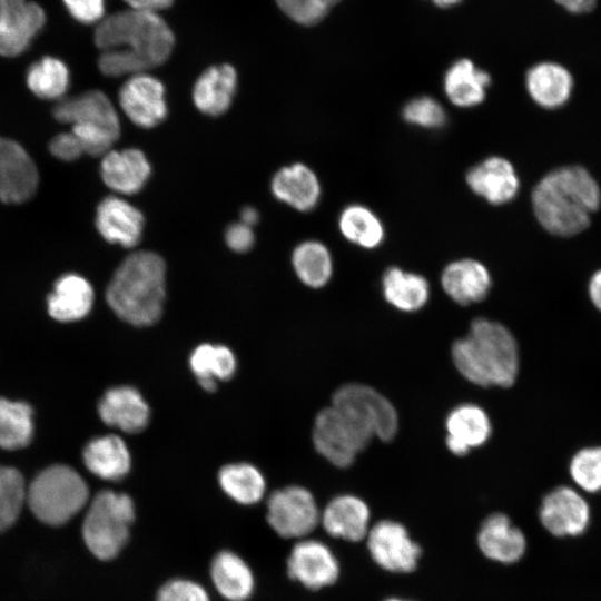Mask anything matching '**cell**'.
<instances>
[{
    "label": "cell",
    "instance_id": "f5cc1de1",
    "mask_svg": "<svg viewBox=\"0 0 601 601\" xmlns=\"http://www.w3.org/2000/svg\"><path fill=\"white\" fill-rule=\"evenodd\" d=\"M316 1L329 10L332 7L337 4L341 0H316Z\"/></svg>",
    "mask_w": 601,
    "mask_h": 601
},
{
    "label": "cell",
    "instance_id": "ba28073f",
    "mask_svg": "<svg viewBox=\"0 0 601 601\" xmlns=\"http://www.w3.org/2000/svg\"><path fill=\"white\" fill-rule=\"evenodd\" d=\"M332 406L363 424L373 436L392 440L398 427V417L391 402L374 388L351 383L333 395Z\"/></svg>",
    "mask_w": 601,
    "mask_h": 601
},
{
    "label": "cell",
    "instance_id": "30bf717a",
    "mask_svg": "<svg viewBox=\"0 0 601 601\" xmlns=\"http://www.w3.org/2000/svg\"><path fill=\"white\" fill-rule=\"evenodd\" d=\"M366 538L372 559L384 570L408 573L416 569L421 548L401 523L380 521L368 530Z\"/></svg>",
    "mask_w": 601,
    "mask_h": 601
},
{
    "label": "cell",
    "instance_id": "3957f363",
    "mask_svg": "<svg viewBox=\"0 0 601 601\" xmlns=\"http://www.w3.org/2000/svg\"><path fill=\"white\" fill-rule=\"evenodd\" d=\"M452 358L457 371L480 386H511L519 371L518 344L502 324L473 321L465 337L454 342Z\"/></svg>",
    "mask_w": 601,
    "mask_h": 601
},
{
    "label": "cell",
    "instance_id": "7a4b0ae2",
    "mask_svg": "<svg viewBox=\"0 0 601 601\" xmlns=\"http://www.w3.org/2000/svg\"><path fill=\"white\" fill-rule=\"evenodd\" d=\"M166 265L156 253L136 252L115 270L106 290L110 308L135 326H150L162 314Z\"/></svg>",
    "mask_w": 601,
    "mask_h": 601
},
{
    "label": "cell",
    "instance_id": "8d00e7d4",
    "mask_svg": "<svg viewBox=\"0 0 601 601\" xmlns=\"http://www.w3.org/2000/svg\"><path fill=\"white\" fill-rule=\"evenodd\" d=\"M33 434L32 410L23 402L0 397V447L18 450L27 446Z\"/></svg>",
    "mask_w": 601,
    "mask_h": 601
},
{
    "label": "cell",
    "instance_id": "8992f818",
    "mask_svg": "<svg viewBox=\"0 0 601 601\" xmlns=\"http://www.w3.org/2000/svg\"><path fill=\"white\" fill-rule=\"evenodd\" d=\"M135 504L126 493L104 490L90 502L82 523L87 548L98 559L116 558L129 539Z\"/></svg>",
    "mask_w": 601,
    "mask_h": 601
},
{
    "label": "cell",
    "instance_id": "7402d4cb",
    "mask_svg": "<svg viewBox=\"0 0 601 601\" xmlns=\"http://www.w3.org/2000/svg\"><path fill=\"white\" fill-rule=\"evenodd\" d=\"M487 268L472 258L449 264L441 276L444 292L456 303L467 305L484 299L491 288Z\"/></svg>",
    "mask_w": 601,
    "mask_h": 601
},
{
    "label": "cell",
    "instance_id": "44dd1931",
    "mask_svg": "<svg viewBox=\"0 0 601 601\" xmlns=\"http://www.w3.org/2000/svg\"><path fill=\"white\" fill-rule=\"evenodd\" d=\"M477 544L486 558L501 563L519 561L526 546L522 531L502 513L491 514L483 521Z\"/></svg>",
    "mask_w": 601,
    "mask_h": 601
},
{
    "label": "cell",
    "instance_id": "e575fe53",
    "mask_svg": "<svg viewBox=\"0 0 601 601\" xmlns=\"http://www.w3.org/2000/svg\"><path fill=\"white\" fill-rule=\"evenodd\" d=\"M338 224L343 236L359 247L372 249L384 240L385 231L382 221L363 205L347 206L342 211Z\"/></svg>",
    "mask_w": 601,
    "mask_h": 601
},
{
    "label": "cell",
    "instance_id": "d590c367",
    "mask_svg": "<svg viewBox=\"0 0 601 601\" xmlns=\"http://www.w3.org/2000/svg\"><path fill=\"white\" fill-rule=\"evenodd\" d=\"M293 267L305 285L313 288L323 287L333 273L331 253L319 242H304L293 253Z\"/></svg>",
    "mask_w": 601,
    "mask_h": 601
},
{
    "label": "cell",
    "instance_id": "d6a6232c",
    "mask_svg": "<svg viewBox=\"0 0 601 601\" xmlns=\"http://www.w3.org/2000/svg\"><path fill=\"white\" fill-rule=\"evenodd\" d=\"M189 365L199 385L205 391L214 392L217 381L231 378L236 371V358L228 347L205 343L193 351Z\"/></svg>",
    "mask_w": 601,
    "mask_h": 601
},
{
    "label": "cell",
    "instance_id": "816d5d0a",
    "mask_svg": "<svg viewBox=\"0 0 601 601\" xmlns=\"http://www.w3.org/2000/svg\"><path fill=\"white\" fill-rule=\"evenodd\" d=\"M435 6L440 8H450L456 6L462 0H431Z\"/></svg>",
    "mask_w": 601,
    "mask_h": 601
},
{
    "label": "cell",
    "instance_id": "5b68a950",
    "mask_svg": "<svg viewBox=\"0 0 601 601\" xmlns=\"http://www.w3.org/2000/svg\"><path fill=\"white\" fill-rule=\"evenodd\" d=\"M88 497L89 490L85 480L72 467L56 464L33 479L26 500L41 522L61 525L86 505Z\"/></svg>",
    "mask_w": 601,
    "mask_h": 601
},
{
    "label": "cell",
    "instance_id": "52a82bcc",
    "mask_svg": "<svg viewBox=\"0 0 601 601\" xmlns=\"http://www.w3.org/2000/svg\"><path fill=\"white\" fill-rule=\"evenodd\" d=\"M372 437L373 434L363 424L332 405L315 417L314 446L337 467L349 466Z\"/></svg>",
    "mask_w": 601,
    "mask_h": 601
},
{
    "label": "cell",
    "instance_id": "bcb514c9",
    "mask_svg": "<svg viewBox=\"0 0 601 601\" xmlns=\"http://www.w3.org/2000/svg\"><path fill=\"white\" fill-rule=\"evenodd\" d=\"M225 239L230 249L237 253H244L253 246L254 233L252 227L239 221L231 224L227 228Z\"/></svg>",
    "mask_w": 601,
    "mask_h": 601
},
{
    "label": "cell",
    "instance_id": "cb8c5ba5",
    "mask_svg": "<svg viewBox=\"0 0 601 601\" xmlns=\"http://www.w3.org/2000/svg\"><path fill=\"white\" fill-rule=\"evenodd\" d=\"M446 446L455 455H465L471 449L481 446L491 434L486 413L474 404H462L446 417Z\"/></svg>",
    "mask_w": 601,
    "mask_h": 601
},
{
    "label": "cell",
    "instance_id": "ac0fdd59",
    "mask_svg": "<svg viewBox=\"0 0 601 601\" xmlns=\"http://www.w3.org/2000/svg\"><path fill=\"white\" fill-rule=\"evenodd\" d=\"M98 413L106 425L126 433L144 431L150 418L147 402L131 386H116L107 390L98 403Z\"/></svg>",
    "mask_w": 601,
    "mask_h": 601
},
{
    "label": "cell",
    "instance_id": "9c48e42d",
    "mask_svg": "<svg viewBox=\"0 0 601 601\" xmlns=\"http://www.w3.org/2000/svg\"><path fill=\"white\" fill-rule=\"evenodd\" d=\"M319 520L316 501L305 487L286 486L268 497L267 521L282 538H304L314 531Z\"/></svg>",
    "mask_w": 601,
    "mask_h": 601
},
{
    "label": "cell",
    "instance_id": "d6986e66",
    "mask_svg": "<svg viewBox=\"0 0 601 601\" xmlns=\"http://www.w3.org/2000/svg\"><path fill=\"white\" fill-rule=\"evenodd\" d=\"M96 227L107 242L130 248L141 238L144 216L126 200L109 196L97 207Z\"/></svg>",
    "mask_w": 601,
    "mask_h": 601
},
{
    "label": "cell",
    "instance_id": "ab89813d",
    "mask_svg": "<svg viewBox=\"0 0 601 601\" xmlns=\"http://www.w3.org/2000/svg\"><path fill=\"white\" fill-rule=\"evenodd\" d=\"M573 482L585 492L601 491V446L579 450L570 462Z\"/></svg>",
    "mask_w": 601,
    "mask_h": 601
},
{
    "label": "cell",
    "instance_id": "7c38bea8",
    "mask_svg": "<svg viewBox=\"0 0 601 601\" xmlns=\"http://www.w3.org/2000/svg\"><path fill=\"white\" fill-rule=\"evenodd\" d=\"M46 22L43 9L29 0H0V55L16 57L28 49Z\"/></svg>",
    "mask_w": 601,
    "mask_h": 601
},
{
    "label": "cell",
    "instance_id": "db71d44e",
    "mask_svg": "<svg viewBox=\"0 0 601 601\" xmlns=\"http://www.w3.org/2000/svg\"><path fill=\"white\" fill-rule=\"evenodd\" d=\"M385 601H410V600H403V599H397V598H391V599H387Z\"/></svg>",
    "mask_w": 601,
    "mask_h": 601
},
{
    "label": "cell",
    "instance_id": "7bdbcfd3",
    "mask_svg": "<svg viewBox=\"0 0 601 601\" xmlns=\"http://www.w3.org/2000/svg\"><path fill=\"white\" fill-rule=\"evenodd\" d=\"M156 601H210L206 590L187 579H173L158 591Z\"/></svg>",
    "mask_w": 601,
    "mask_h": 601
},
{
    "label": "cell",
    "instance_id": "ffe728a7",
    "mask_svg": "<svg viewBox=\"0 0 601 601\" xmlns=\"http://www.w3.org/2000/svg\"><path fill=\"white\" fill-rule=\"evenodd\" d=\"M150 164L136 148L109 150L102 157L100 174L110 189L120 194L138 193L150 176Z\"/></svg>",
    "mask_w": 601,
    "mask_h": 601
},
{
    "label": "cell",
    "instance_id": "5bb4252c",
    "mask_svg": "<svg viewBox=\"0 0 601 601\" xmlns=\"http://www.w3.org/2000/svg\"><path fill=\"white\" fill-rule=\"evenodd\" d=\"M287 573L311 590L332 585L339 574L337 559L327 545L317 540L297 542L287 560Z\"/></svg>",
    "mask_w": 601,
    "mask_h": 601
},
{
    "label": "cell",
    "instance_id": "f546056e",
    "mask_svg": "<svg viewBox=\"0 0 601 601\" xmlns=\"http://www.w3.org/2000/svg\"><path fill=\"white\" fill-rule=\"evenodd\" d=\"M490 83V75L465 58L456 60L444 76L445 95L454 106L460 108L482 104Z\"/></svg>",
    "mask_w": 601,
    "mask_h": 601
},
{
    "label": "cell",
    "instance_id": "4dcf8cb0",
    "mask_svg": "<svg viewBox=\"0 0 601 601\" xmlns=\"http://www.w3.org/2000/svg\"><path fill=\"white\" fill-rule=\"evenodd\" d=\"M216 590L228 601H245L254 590V577L247 563L231 551H220L210 564Z\"/></svg>",
    "mask_w": 601,
    "mask_h": 601
},
{
    "label": "cell",
    "instance_id": "836d02e7",
    "mask_svg": "<svg viewBox=\"0 0 601 601\" xmlns=\"http://www.w3.org/2000/svg\"><path fill=\"white\" fill-rule=\"evenodd\" d=\"M221 490L240 504L257 503L265 494L266 482L260 471L249 463H230L218 473Z\"/></svg>",
    "mask_w": 601,
    "mask_h": 601
},
{
    "label": "cell",
    "instance_id": "f35d334b",
    "mask_svg": "<svg viewBox=\"0 0 601 601\" xmlns=\"http://www.w3.org/2000/svg\"><path fill=\"white\" fill-rule=\"evenodd\" d=\"M27 491L21 473L9 466H0V531L10 528L18 519Z\"/></svg>",
    "mask_w": 601,
    "mask_h": 601
},
{
    "label": "cell",
    "instance_id": "681fc988",
    "mask_svg": "<svg viewBox=\"0 0 601 601\" xmlns=\"http://www.w3.org/2000/svg\"><path fill=\"white\" fill-rule=\"evenodd\" d=\"M589 296L593 305L601 312V269L590 278Z\"/></svg>",
    "mask_w": 601,
    "mask_h": 601
},
{
    "label": "cell",
    "instance_id": "7dc6e473",
    "mask_svg": "<svg viewBox=\"0 0 601 601\" xmlns=\"http://www.w3.org/2000/svg\"><path fill=\"white\" fill-rule=\"evenodd\" d=\"M130 9L156 12L169 8L174 0H124Z\"/></svg>",
    "mask_w": 601,
    "mask_h": 601
},
{
    "label": "cell",
    "instance_id": "603a6c76",
    "mask_svg": "<svg viewBox=\"0 0 601 601\" xmlns=\"http://www.w3.org/2000/svg\"><path fill=\"white\" fill-rule=\"evenodd\" d=\"M321 521L329 535L357 542L368 533L370 510L359 497L344 494L327 503Z\"/></svg>",
    "mask_w": 601,
    "mask_h": 601
},
{
    "label": "cell",
    "instance_id": "4fadbf2b",
    "mask_svg": "<svg viewBox=\"0 0 601 601\" xmlns=\"http://www.w3.org/2000/svg\"><path fill=\"white\" fill-rule=\"evenodd\" d=\"M118 97L124 112L139 127H155L167 116L165 87L147 72L130 76Z\"/></svg>",
    "mask_w": 601,
    "mask_h": 601
},
{
    "label": "cell",
    "instance_id": "c3c4849f",
    "mask_svg": "<svg viewBox=\"0 0 601 601\" xmlns=\"http://www.w3.org/2000/svg\"><path fill=\"white\" fill-rule=\"evenodd\" d=\"M565 10L572 13H588L597 6V0H555Z\"/></svg>",
    "mask_w": 601,
    "mask_h": 601
},
{
    "label": "cell",
    "instance_id": "277c9868",
    "mask_svg": "<svg viewBox=\"0 0 601 601\" xmlns=\"http://www.w3.org/2000/svg\"><path fill=\"white\" fill-rule=\"evenodd\" d=\"M96 46L131 53L148 71L170 57L175 36L156 12L127 9L104 18L95 31Z\"/></svg>",
    "mask_w": 601,
    "mask_h": 601
},
{
    "label": "cell",
    "instance_id": "f6af8a7d",
    "mask_svg": "<svg viewBox=\"0 0 601 601\" xmlns=\"http://www.w3.org/2000/svg\"><path fill=\"white\" fill-rule=\"evenodd\" d=\"M49 150L52 156L63 161L76 160L83 154L78 138L71 131L55 136L49 144Z\"/></svg>",
    "mask_w": 601,
    "mask_h": 601
},
{
    "label": "cell",
    "instance_id": "2e32d148",
    "mask_svg": "<svg viewBox=\"0 0 601 601\" xmlns=\"http://www.w3.org/2000/svg\"><path fill=\"white\" fill-rule=\"evenodd\" d=\"M539 515L551 534L578 535L588 526L590 510L587 501L575 490L559 486L544 496Z\"/></svg>",
    "mask_w": 601,
    "mask_h": 601
},
{
    "label": "cell",
    "instance_id": "4316f807",
    "mask_svg": "<svg viewBox=\"0 0 601 601\" xmlns=\"http://www.w3.org/2000/svg\"><path fill=\"white\" fill-rule=\"evenodd\" d=\"M86 467L96 476L118 481L131 466L129 450L121 437L109 434L90 440L82 452Z\"/></svg>",
    "mask_w": 601,
    "mask_h": 601
},
{
    "label": "cell",
    "instance_id": "1f68e13d",
    "mask_svg": "<svg viewBox=\"0 0 601 601\" xmlns=\"http://www.w3.org/2000/svg\"><path fill=\"white\" fill-rule=\"evenodd\" d=\"M382 287L385 299L403 312L422 308L430 295L428 282L423 276L398 267H390L385 270Z\"/></svg>",
    "mask_w": 601,
    "mask_h": 601
},
{
    "label": "cell",
    "instance_id": "60d3db41",
    "mask_svg": "<svg viewBox=\"0 0 601 601\" xmlns=\"http://www.w3.org/2000/svg\"><path fill=\"white\" fill-rule=\"evenodd\" d=\"M405 121L422 128L435 129L446 121V114L439 101L422 96L410 100L402 111Z\"/></svg>",
    "mask_w": 601,
    "mask_h": 601
},
{
    "label": "cell",
    "instance_id": "9a60e30c",
    "mask_svg": "<svg viewBox=\"0 0 601 601\" xmlns=\"http://www.w3.org/2000/svg\"><path fill=\"white\" fill-rule=\"evenodd\" d=\"M35 162L16 141L0 137V200L20 204L28 200L38 186Z\"/></svg>",
    "mask_w": 601,
    "mask_h": 601
},
{
    "label": "cell",
    "instance_id": "74e56055",
    "mask_svg": "<svg viewBox=\"0 0 601 601\" xmlns=\"http://www.w3.org/2000/svg\"><path fill=\"white\" fill-rule=\"evenodd\" d=\"M69 80L67 66L55 57L41 58L27 71L29 89L42 99L61 98L68 89Z\"/></svg>",
    "mask_w": 601,
    "mask_h": 601
},
{
    "label": "cell",
    "instance_id": "8fae6325",
    "mask_svg": "<svg viewBox=\"0 0 601 601\" xmlns=\"http://www.w3.org/2000/svg\"><path fill=\"white\" fill-rule=\"evenodd\" d=\"M53 117L71 127L99 131L119 138L118 115L109 98L99 90H89L61 99L52 109Z\"/></svg>",
    "mask_w": 601,
    "mask_h": 601
},
{
    "label": "cell",
    "instance_id": "d4e9b609",
    "mask_svg": "<svg viewBox=\"0 0 601 601\" xmlns=\"http://www.w3.org/2000/svg\"><path fill=\"white\" fill-rule=\"evenodd\" d=\"M237 87V72L228 63L211 66L196 80L193 100L197 109L209 116L224 114Z\"/></svg>",
    "mask_w": 601,
    "mask_h": 601
},
{
    "label": "cell",
    "instance_id": "6da1fadb",
    "mask_svg": "<svg viewBox=\"0 0 601 601\" xmlns=\"http://www.w3.org/2000/svg\"><path fill=\"white\" fill-rule=\"evenodd\" d=\"M600 203L598 183L581 166L550 171L532 191L538 221L546 231L561 237L574 236L587 229Z\"/></svg>",
    "mask_w": 601,
    "mask_h": 601
},
{
    "label": "cell",
    "instance_id": "f1b7e54d",
    "mask_svg": "<svg viewBox=\"0 0 601 601\" xmlns=\"http://www.w3.org/2000/svg\"><path fill=\"white\" fill-rule=\"evenodd\" d=\"M48 312L57 321L72 322L85 317L93 303L89 282L76 274L60 277L48 296Z\"/></svg>",
    "mask_w": 601,
    "mask_h": 601
},
{
    "label": "cell",
    "instance_id": "484cf974",
    "mask_svg": "<svg viewBox=\"0 0 601 601\" xmlns=\"http://www.w3.org/2000/svg\"><path fill=\"white\" fill-rule=\"evenodd\" d=\"M525 86L535 104L546 109H555L569 100L573 79L563 66L545 61L528 70Z\"/></svg>",
    "mask_w": 601,
    "mask_h": 601
},
{
    "label": "cell",
    "instance_id": "e0dca14e",
    "mask_svg": "<svg viewBox=\"0 0 601 601\" xmlns=\"http://www.w3.org/2000/svg\"><path fill=\"white\" fill-rule=\"evenodd\" d=\"M470 189L492 205L511 201L518 194L520 180L513 165L505 158L492 156L473 166L465 176Z\"/></svg>",
    "mask_w": 601,
    "mask_h": 601
},
{
    "label": "cell",
    "instance_id": "ee69618b",
    "mask_svg": "<svg viewBox=\"0 0 601 601\" xmlns=\"http://www.w3.org/2000/svg\"><path fill=\"white\" fill-rule=\"evenodd\" d=\"M68 12L81 23L100 22L105 16V0H62Z\"/></svg>",
    "mask_w": 601,
    "mask_h": 601
},
{
    "label": "cell",
    "instance_id": "83f0119b",
    "mask_svg": "<svg viewBox=\"0 0 601 601\" xmlns=\"http://www.w3.org/2000/svg\"><path fill=\"white\" fill-rule=\"evenodd\" d=\"M276 198L300 211L313 209L321 196L316 175L304 164H294L278 170L272 180Z\"/></svg>",
    "mask_w": 601,
    "mask_h": 601
},
{
    "label": "cell",
    "instance_id": "b9f144b4",
    "mask_svg": "<svg viewBox=\"0 0 601 601\" xmlns=\"http://www.w3.org/2000/svg\"><path fill=\"white\" fill-rule=\"evenodd\" d=\"M278 8L290 20L302 26H314L328 13V9L316 0H275Z\"/></svg>",
    "mask_w": 601,
    "mask_h": 601
},
{
    "label": "cell",
    "instance_id": "f907efd6",
    "mask_svg": "<svg viewBox=\"0 0 601 601\" xmlns=\"http://www.w3.org/2000/svg\"><path fill=\"white\" fill-rule=\"evenodd\" d=\"M242 223L253 227L258 221V213L255 208L246 207L240 213Z\"/></svg>",
    "mask_w": 601,
    "mask_h": 601
}]
</instances>
